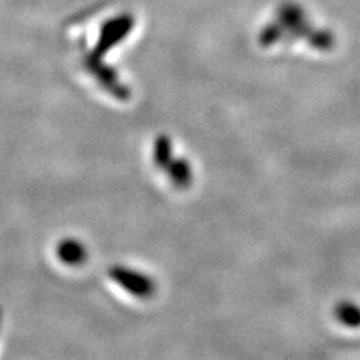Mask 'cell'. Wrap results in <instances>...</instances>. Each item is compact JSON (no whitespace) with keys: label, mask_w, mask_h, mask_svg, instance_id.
<instances>
[{"label":"cell","mask_w":360,"mask_h":360,"mask_svg":"<svg viewBox=\"0 0 360 360\" xmlns=\"http://www.w3.org/2000/svg\"><path fill=\"white\" fill-rule=\"evenodd\" d=\"M108 276L112 283H116L120 288L139 299L152 297L156 291L155 281L148 274H143L140 270L127 266H111L108 270Z\"/></svg>","instance_id":"cell-1"},{"label":"cell","mask_w":360,"mask_h":360,"mask_svg":"<svg viewBox=\"0 0 360 360\" xmlns=\"http://www.w3.org/2000/svg\"><path fill=\"white\" fill-rule=\"evenodd\" d=\"M134 29V18L129 14H120L107 20L99 30V37L95 44L94 54L96 58H103L120 42L128 38Z\"/></svg>","instance_id":"cell-2"},{"label":"cell","mask_w":360,"mask_h":360,"mask_svg":"<svg viewBox=\"0 0 360 360\" xmlns=\"http://www.w3.org/2000/svg\"><path fill=\"white\" fill-rule=\"evenodd\" d=\"M56 255L65 266L78 267L87 260V248L75 238H65L56 245Z\"/></svg>","instance_id":"cell-3"},{"label":"cell","mask_w":360,"mask_h":360,"mask_svg":"<svg viewBox=\"0 0 360 360\" xmlns=\"http://www.w3.org/2000/svg\"><path fill=\"white\" fill-rule=\"evenodd\" d=\"M164 172L170 177L172 184L177 188H188L191 185V180H193V170H191L189 162L184 160V158L173 160Z\"/></svg>","instance_id":"cell-4"},{"label":"cell","mask_w":360,"mask_h":360,"mask_svg":"<svg viewBox=\"0 0 360 360\" xmlns=\"http://www.w3.org/2000/svg\"><path fill=\"white\" fill-rule=\"evenodd\" d=\"M152 160L153 164L160 168V170H165L173 161V144L170 137L167 135H160L153 143L152 149Z\"/></svg>","instance_id":"cell-5"},{"label":"cell","mask_w":360,"mask_h":360,"mask_svg":"<svg viewBox=\"0 0 360 360\" xmlns=\"http://www.w3.org/2000/svg\"><path fill=\"white\" fill-rule=\"evenodd\" d=\"M336 317L348 328H359L360 326V308L354 303L344 302L336 308Z\"/></svg>","instance_id":"cell-6"},{"label":"cell","mask_w":360,"mask_h":360,"mask_svg":"<svg viewBox=\"0 0 360 360\" xmlns=\"http://www.w3.org/2000/svg\"><path fill=\"white\" fill-rule=\"evenodd\" d=\"M2 321H4V312H2V308H0V329H2Z\"/></svg>","instance_id":"cell-7"}]
</instances>
